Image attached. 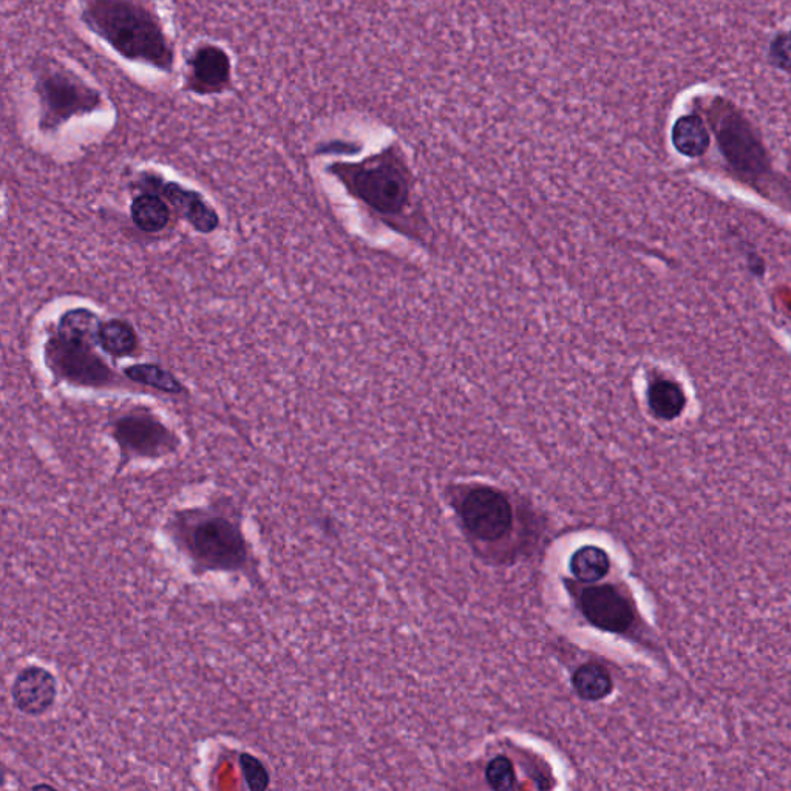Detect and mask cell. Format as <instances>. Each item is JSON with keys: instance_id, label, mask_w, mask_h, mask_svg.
<instances>
[{"instance_id": "11", "label": "cell", "mask_w": 791, "mask_h": 791, "mask_svg": "<svg viewBox=\"0 0 791 791\" xmlns=\"http://www.w3.org/2000/svg\"><path fill=\"white\" fill-rule=\"evenodd\" d=\"M580 608L588 622L601 631L620 634L628 631L634 623V611L629 601L609 584L584 589Z\"/></svg>"}, {"instance_id": "22", "label": "cell", "mask_w": 791, "mask_h": 791, "mask_svg": "<svg viewBox=\"0 0 791 791\" xmlns=\"http://www.w3.org/2000/svg\"><path fill=\"white\" fill-rule=\"evenodd\" d=\"M486 779L493 790L506 791L515 785V770L509 759L500 756L487 765Z\"/></svg>"}, {"instance_id": "15", "label": "cell", "mask_w": 791, "mask_h": 791, "mask_svg": "<svg viewBox=\"0 0 791 791\" xmlns=\"http://www.w3.org/2000/svg\"><path fill=\"white\" fill-rule=\"evenodd\" d=\"M130 211H132L133 223L143 231L160 232L169 225V206L158 195H140L133 201Z\"/></svg>"}, {"instance_id": "1", "label": "cell", "mask_w": 791, "mask_h": 791, "mask_svg": "<svg viewBox=\"0 0 791 791\" xmlns=\"http://www.w3.org/2000/svg\"><path fill=\"white\" fill-rule=\"evenodd\" d=\"M85 30L118 58L172 75L177 47L157 0H78Z\"/></svg>"}, {"instance_id": "18", "label": "cell", "mask_w": 791, "mask_h": 791, "mask_svg": "<svg viewBox=\"0 0 791 791\" xmlns=\"http://www.w3.org/2000/svg\"><path fill=\"white\" fill-rule=\"evenodd\" d=\"M575 691L584 700H600L609 696L612 691V679L603 666L597 663H588L580 666L575 671L574 679Z\"/></svg>"}, {"instance_id": "23", "label": "cell", "mask_w": 791, "mask_h": 791, "mask_svg": "<svg viewBox=\"0 0 791 791\" xmlns=\"http://www.w3.org/2000/svg\"><path fill=\"white\" fill-rule=\"evenodd\" d=\"M770 61L782 70H791V36L778 34L770 45Z\"/></svg>"}, {"instance_id": "25", "label": "cell", "mask_w": 791, "mask_h": 791, "mask_svg": "<svg viewBox=\"0 0 791 791\" xmlns=\"http://www.w3.org/2000/svg\"><path fill=\"white\" fill-rule=\"evenodd\" d=\"M790 36H791V33H790Z\"/></svg>"}, {"instance_id": "10", "label": "cell", "mask_w": 791, "mask_h": 791, "mask_svg": "<svg viewBox=\"0 0 791 791\" xmlns=\"http://www.w3.org/2000/svg\"><path fill=\"white\" fill-rule=\"evenodd\" d=\"M59 697L58 677L44 665L22 666L10 686L14 710L30 719H41L55 708Z\"/></svg>"}, {"instance_id": "6", "label": "cell", "mask_w": 791, "mask_h": 791, "mask_svg": "<svg viewBox=\"0 0 791 791\" xmlns=\"http://www.w3.org/2000/svg\"><path fill=\"white\" fill-rule=\"evenodd\" d=\"M183 92L200 98L234 89V65L228 50L215 42H198L184 59Z\"/></svg>"}, {"instance_id": "16", "label": "cell", "mask_w": 791, "mask_h": 791, "mask_svg": "<svg viewBox=\"0 0 791 791\" xmlns=\"http://www.w3.org/2000/svg\"><path fill=\"white\" fill-rule=\"evenodd\" d=\"M611 561L601 547L584 546L572 555L571 571L583 583H597L609 574Z\"/></svg>"}, {"instance_id": "5", "label": "cell", "mask_w": 791, "mask_h": 791, "mask_svg": "<svg viewBox=\"0 0 791 791\" xmlns=\"http://www.w3.org/2000/svg\"><path fill=\"white\" fill-rule=\"evenodd\" d=\"M336 170L353 194L376 211L393 214L401 211L407 203L410 194L407 177L394 161L374 158L362 164L340 166Z\"/></svg>"}, {"instance_id": "14", "label": "cell", "mask_w": 791, "mask_h": 791, "mask_svg": "<svg viewBox=\"0 0 791 791\" xmlns=\"http://www.w3.org/2000/svg\"><path fill=\"white\" fill-rule=\"evenodd\" d=\"M671 140L683 157L700 158L710 149L711 135L705 121L699 115L691 113L677 119L671 132Z\"/></svg>"}, {"instance_id": "8", "label": "cell", "mask_w": 791, "mask_h": 791, "mask_svg": "<svg viewBox=\"0 0 791 791\" xmlns=\"http://www.w3.org/2000/svg\"><path fill=\"white\" fill-rule=\"evenodd\" d=\"M93 345V342L53 337L47 347L51 367L72 384L87 387L109 385L115 374L93 351Z\"/></svg>"}, {"instance_id": "13", "label": "cell", "mask_w": 791, "mask_h": 791, "mask_svg": "<svg viewBox=\"0 0 791 791\" xmlns=\"http://www.w3.org/2000/svg\"><path fill=\"white\" fill-rule=\"evenodd\" d=\"M646 398L652 415L660 421H674L680 418L688 405V398L682 385L669 377H656L649 384Z\"/></svg>"}, {"instance_id": "17", "label": "cell", "mask_w": 791, "mask_h": 791, "mask_svg": "<svg viewBox=\"0 0 791 791\" xmlns=\"http://www.w3.org/2000/svg\"><path fill=\"white\" fill-rule=\"evenodd\" d=\"M98 343L106 353L116 357H123L129 356L135 351L136 345H138V337H136L135 330L129 323L115 319L101 323Z\"/></svg>"}, {"instance_id": "4", "label": "cell", "mask_w": 791, "mask_h": 791, "mask_svg": "<svg viewBox=\"0 0 791 791\" xmlns=\"http://www.w3.org/2000/svg\"><path fill=\"white\" fill-rule=\"evenodd\" d=\"M722 157L741 180L759 183L771 174V161L753 124L733 104L714 99L708 109Z\"/></svg>"}, {"instance_id": "20", "label": "cell", "mask_w": 791, "mask_h": 791, "mask_svg": "<svg viewBox=\"0 0 791 791\" xmlns=\"http://www.w3.org/2000/svg\"><path fill=\"white\" fill-rule=\"evenodd\" d=\"M126 376L138 384L157 388L164 393H181L183 391V385L177 381V377L158 365H133V367L127 368Z\"/></svg>"}, {"instance_id": "3", "label": "cell", "mask_w": 791, "mask_h": 791, "mask_svg": "<svg viewBox=\"0 0 791 791\" xmlns=\"http://www.w3.org/2000/svg\"><path fill=\"white\" fill-rule=\"evenodd\" d=\"M41 132L55 133L72 119L93 115L106 106L92 82L55 56H38L30 65Z\"/></svg>"}, {"instance_id": "12", "label": "cell", "mask_w": 791, "mask_h": 791, "mask_svg": "<svg viewBox=\"0 0 791 791\" xmlns=\"http://www.w3.org/2000/svg\"><path fill=\"white\" fill-rule=\"evenodd\" d=\"M160 189L163 197L174 204V208L186 218L197 231L212 232L218 226V215L214 209L209 208L198 192L189 191L177 183H161Z\"/></svg>"}, {"instance_id": "7", "label": "cell", "mask_w": 791, "mask_h": 791, "mask_svg": "<svg viewBox=\"0 0 791 791\" xmlns=\"http://www.w3.org/2000/svg\"><path fill=\"white\" fill-rule=\"evenodd\" d=\"M121 450V472L132 459H160L177 452L175 433L150 416H127L119 419L113 432Z\"/></svg>"}, {"instance_id": "2", "label": "cell", "mask_w": 791, "mask_h": 791, "mask_svg": "<svg viewBox=\"0 0 791 791\" xmlns=\"http://www.w3.org/2000/svg\"><path fill=\"white\" fill-rule=\"evenodd\" d=\"M166 532L195 575L231 574L260 580L259 563L242 523L225 507L175 510Z\"/></svg>"}, {"instance_id": "19", "label": "cell", "mask_w": 791, "mask_h": 791, "mask_svg": "<svg viewBox=\"0 0 791 791\" xmlns=\"http://www.w3.org/2000/svg\"><path fill=\"white\" fill-rule=\"evenodd\" d=\"M99 328L101 323L92 311L84 308L72 309L59 320L58 336L67 340L95 343L98 340Z\"/></svg>"}, {"instance_id": "9", "label": "cell", "mask_w": 791, "mask_h": 791, "mask_svg": "<svg viewBox=\"0 0 791 791\" xmlns=\"http://www.w3.org/2000/svg\"><path fill=\"white\" fill-rule=\"evenodd\" d=\"M461 517L473 537L498 541L512 527V506L506 495L489 487L470 490L461 504Z\"/></svg>"}, {"instance_id": "21", "label": "cell", "mask_w": 791, "mask_h": 791, "mask_svg": "<svg viewBox=\"0 0 791 791\" xmlns=\"http://www.w3.org/2000/svg\"><path fill=\"white\" fill-rule=\"evenodd\" d=\"M238 767L242 771L243 781L251 791L269 790L272 784L271 771L262 759L249 751L238 753Z\"/></svg>"}, {"instance_id": "24", "label": "cell", "mask_w": 791, "mask_h": 791, "mask_svg": "<svg viewBox=\"0 0 791 791\" xmlns=\"http://www.w3.org/2000/svg\"><path fill=\"white\" fill-rule=\"evenodd\" d=\"M33 788L34 790H41V788H53V787H51V785L48 784H39V785H34Z\"/></svg>"}]
</instances>
